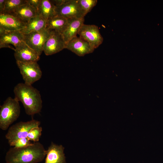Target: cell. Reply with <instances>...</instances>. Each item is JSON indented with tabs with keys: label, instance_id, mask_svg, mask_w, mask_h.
<instances>
[{
	"label": "cell",
	"instance_id": "cell-19",
	"mask_svg": "<svg viewBox=\"0 0 163 163\" xmlns=\"http://www.w3.org/2000/svg\"><path fill=\"white\" fill-rule=\"evenodd\" d=\"M68 21V19L56 16L46 21V29L48 30H54L62 34Z\"/></svg>",
	"mask_w": 163,
	"mask_h": 163
},
{
	"label": "cell",
	"instance_id": "cell-18",
	"mask_svg": "<svg viewBox=\"0 0 163 163\" xmlns=\"http://www.w3.org/2000/svg\"><path fill=\"white\" fill-rule=\"evenodd\" d=\"M55 8L50 0H41L38 12L46 21L56 16Z\"/></svg>",
	"mask_w": 163,
	"mask_h": 163
},
{
	"label": "cell",
	"instance_id": "cell-3",
	"mask_svg": "<svg viewBox=\"0 0 163 163\" xmlns=\"http://www.w3.org/2000/svg\"><path fill=\"white\" fill-rule=\"evenodd\" d=\"M20 112L19 101L15 97H8L0 106V128L7 130L18 119Z\"/></svg>",
	"mask_w": 163,
	"mask_h": 163
},
{
	"label": "cell",
	"instance_id": "cell-13",
	"mask_svg": "<svg viewBox=\"0 0 163 163\" xmlns=\"http://www.w3.org/2000/svg\"><path fill=\"white\" fill-rule=\"evenodd\" d=\"M25 24L15 16L9 14H0V27L6 31H20Z\"/></svg>",
	"mask_w": 163,
	"mask_h": 163
},
{
	"label": "cell",
	"instance_id": "cell-14",
	"mask_svg": "<svg viewBox=\"0 0 163 163\" xmlns=\"http://www.w3.org/2000/svg\"><path fill=\"white\" fill-rule=\"evenodd\" d=\"M84 20V18L68 19L67 24L61 34L66 44L72 38L77 36Z\"/></svg>",
	"mask_w": 163,
	"mask_h": 163
},
{
	"label": "cell",
	"instance_id": "cell-4",
	"mask_svg": "<svg viewBox=\"0 0 163 163\" xmlns=\"http://www.w3.org/2000/svg\"><path fill=\"white\" fill-rule=\"evenodd\" d=\"M40 121L34 119L26 122H19L9 128L5 135V138L11 146L18 139L27 137L32 129L40 126Z\"/></svg>",
	"mask_w": 163,
	"mask_h": 163
},
{
	"label": "cell",
	"instance_id": "cell-11",
	"mask_svg": "<svg viewBox=\"0 0 163 163\" xmlns=\"http://www.w3.org/2000/svg\"><path fill=\"white\" fill-rule=\"evenodd\" d=\"M66 49L80 56L92 53L95 49L87 41L77 36L67 43Z\"/></svg>",
	"mask_w": 163,
	"mask_h": 163
},
{
	"label": "cell",
	"instance_id": "cell-2",
	"mask_svg": "<svg viewBox=\"0 0 163 163\" xmlns=\"http://www.w3.org/2000/svg\"><path fill=\"white\" fill-rule=\"evenodd\" d=\"M15 98L22 103L26 113L33 116L40 113L42 101L40 91L31 85L20 83L14 87Z\"/></svg>",
	"mask_w": 163,
	"mask_h": 163
},
{
	"label": "cell",
	"instance_id": "cell-23",
	"mask_svg": "<svg viewBox=\"0 0 163 163\" xmlns=\"http://www.w3.org/2000/svg\"><path fill=\"white\" fill-rule=\"evenodd\" d=\"M32 144L30 141L27 137H25L18 139L12 144L11 146L16 148H21L27 147Z\"/></svg>",
	"mask_w": 163,
	"mask_h": 163
},
{
	"label": "cell",
	"instance_id": "cell-20",
	"mask_svg": "<svg viewBox=\"0 0 163 163\" xmlns=\"http://www.w3.org/2000/svg\"><path fill=\"white\" fill-rule=\"evenodd\" d=\"M27 3L26 0H5L4 13L11 14Z\"/></svg>",
	"mask_w": 163,
	"mask_h": 163
},
{
	"label": "cell",
	"instance_id": "cell-8",
	"mask_svg": "<svg viewBox=\"0 0 163 163\" xmlns=\"http://www.w3.org/2000/svg\"><path fill=\"white\" fill-rule=\"evenodd\" d=\"M78 34L80 37L88 42L94 49L98 47L103 41L98 27L95 25L84 24Z\"/></svg>",
	"mask_w": 163,
	"mask_h": 163
},
{
	"label": "cell",
	"instance_id": "cell-22",
	"mask_svg": "<svg viewBox=\"0 0 163 163\" xmlns=\"http://www.w3.org/2000/svg\"><path fill=\"white\" fill-rule=\"evenodd\" d=\"M42 128L41 126L33 128L29 132L27 138L34 142H39L40 138L42 135Z\"/></svg>",
	"mask_w": 163,
	"mask_h": 163
},
{
	"label": "cell",
	"instance_id": "cell-17",
	"mask_svg": "<svg viewBox=\"0 0 163 163\" xmlns=\"http://www.w3.org/2000/svg\"><path fill=\"white\" fill-rule=\"evenodd\" d=\"M9 14L15 16L25 24L30 18L40 15L37 10L27 3L21 5L16 10Z\"/></svg>",
	"mask_w": 163,
	"mask_h": 163
},
{
	"label": "cell",
	"instance_id": "cell-16",
	"mask_svg": "<svg viewBox=\"0 0 163 163\" xmlns=\"http://www.w3.org/2000/svg\"><path fill=\"white\" fill-rule=\"evenodd\" d=\"M46 21L40 15L30 18L25 24V27L20 31L23 34L33 31H39L45 29Z\"/></svg>",
	"mask_w": 163,
	"mask_h": 163
},
{
	"label": "cell",
	"instance_id": "cell-24",
	"mask_svg": "<svg viewBox=\"0 0 163 163\" xmlns=\"http://www.w3.org/2000/svg\"><path fill=\"white\" fill-rule=\"evenodd\" d=\"M27 3L38 11L41 0H26Z\"/></svg>",
	"mask_w": 163,
	"mask_h": 163
},
{
	"label": "cell",
	"instance_id": "cell-7",
	"mask_svg": "<svg viewBox=\"0 0 163 163\" xmlns=\"http://www.w3.org/2000/svg\"><path fill=\"white\" fill-rule=\"evenodd\" d=\"M55 7L56 16L68 19L84 18L86 15L80 8L77 0H65L62 4Z\"/></svg>",
	"mask_w": 163,
	"mask_h": 163
},
{
	"label": "cell",
	"instance_id": "cell-12",
	"mask_svg": "<svg viewBox=\"0 0 163 163\" xmlns=\"http://www.w3.org/2000/svg\"><path fill=\"white\" fill-rule=\"evenodd\" d=\"M64 147L52 142L46 150L44 163H66Z\"/></svg>",
	"mask_w": 163,
	"mask_h": 163
},
{
	"label": "cell",
	"instance_id": "cell-15",
	"mask_svg": "<svg viewBox=\"0 0 163 163\" xmlns=\"http://www.w3.org/2000/svg\"><path fill=\"white\" fill-rule=\"evenodd\" d=\"M24 42V35L20 31H6L0 36V48L9 47L12 49L9 44L14 45L15 48Z\"/></svg>",
	"mask_w": 163,
	"mask_h": 163
},
{
	"label": "cell",
	"instance_id": "cell-10",
	"mask_svg": "<svg viewBox=\"0 0 163 163\" xmlns=\"http://www.w3.org/2000/svg\"><path fill=\"white\" fill-rule=\"evenodd\" d=\"M14 56L16 61L23 63L37 62L40 56L24 42L15 48Z\"/></svg>",
	"mask_w": 163,
	"mask_h": 163
},
{
	"label": "cell",
	"instance_id": "cell-21",
	"mask_svg": "<svg viewBox=\"0 0 163 163\" xmlns=\"http://www.w3.org/2000/svg\"><path fill=\"white\" fill-rule=\"evenodd\" d=\"M81 10L86 15L90 12L97 4V0H77Z\"/></svg>",
	"mask_w": 163,
	"mask_h": 163
},
{
	"label": "cell",
	"instance_id": "cell-1",
	"mask_svg": "<svg viewBox=\"0 0 163 163\" xmlns=\"http://www.w3.org/2000/svg\"><path fill=\"white\" fill-rule=\"evenodd\" d=\"M46 150L40 142L21 148L11 147L5 156L6 163H38L46 157Z\"/></svg>",
	"mask_w": 163,
	"mask_h": 163
},
{
	"label": "cell",
	"instance_id": "cell-25",
	"mask_svg": "<svg viewBox=\"0 0 163 163\" xmlns=\"http://www.w3.org/2000/svg\"><path fill=\"white\" fill-rule=\"evenodd\" d=\"M5 0H0V14L4 13Z\"/></svg>",
	"mask_w": 163,
	"mask_h": 163
},
{
	"label": "cell",
	"instance_id": "cell-9",
	"mask_svg": "<svg viewBox=\"0 0 163 163\" xmlns=\"http://www.w3.org/2000/svg\"><path fill=\"white\" fill-rule=\"evenodd\" d=\"M49 31L50 35L45 42L43 48V51L46 56L59 52L66 49V43L61 34L54 30Z\"/></svg>",
	"mask_w": 163,
	"mask_h": 163
},
{
	"label": "cell",
	"instance_id": "cell-5",
	"mask_svg": "<svg viewBox=\"0 0 163 163\" xmlns=\"http://www.w3.org/2000/svg\"><path fill=\"white\" fill-rule=\"evenodd\" d=\"M23 35L25 43L40 56L43 51L44 44L50 36V31L45 29Z\"/></svg>",
	"mask_w": 163,
	"mask_h": 163
},
{
	"label": "cell",
	"instance_id": "cell-6",
	"mask_svg": "<svg viewBox=\"0 0 163 163\" xmlns=\"http://www.w3.org/2000/svg\"><path fill=\"white\" fill-rule=\"evenodd\" d=\"M16 62L25 83L32 85L41 78L42 72L37 62Z\"/></svg>",
	"mask_w": 163,
	"mask_h": 163
}]
</instances>
